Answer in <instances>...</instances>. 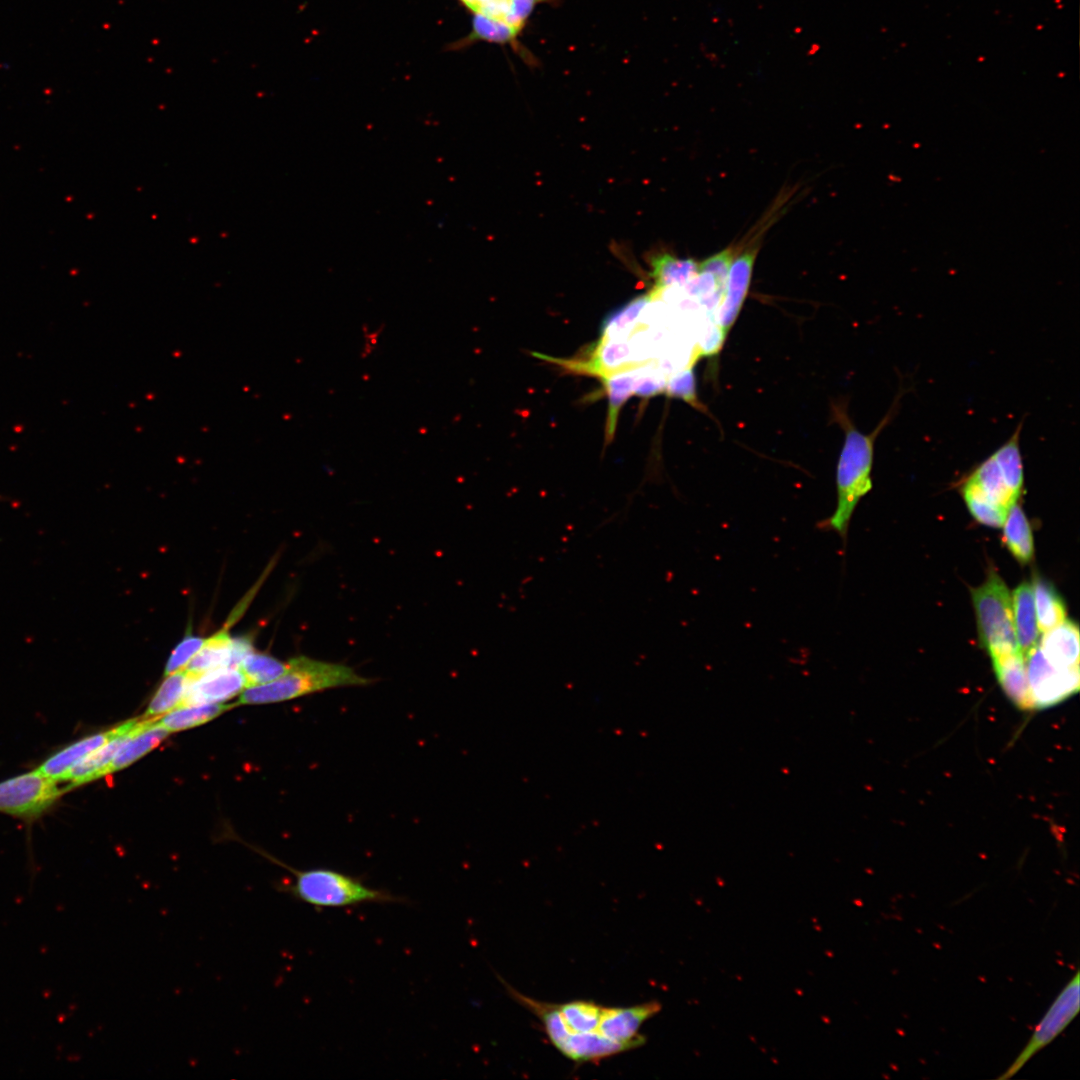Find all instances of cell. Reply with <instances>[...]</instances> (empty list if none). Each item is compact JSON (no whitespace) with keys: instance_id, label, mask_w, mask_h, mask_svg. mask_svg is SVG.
Wrapping results in <instances>:
<instances>
[{"instance_id":"obj_5","label":"cell","mask_w":1080,"mask_h":1080,"mask_svg":"<svg viewBox=\"0 0 1080 1080\" xmlns=\"http://www.w3.org/2000/svg\"><path fill=\"white\" fill-rule=\"evenodd\" d=\"M38 769L0 782V812L26 822L45 814L65 793Z\"/></svg>"},{"instance_id":"obj_22","label":"cell","mask_w":1080,"mask_h":1080,"mask_svg":"<svg viewBox=\"0 0 1080 1080\" xmlns=\"http://www.w3.org/2000/svg\"><path fill=\"white\" fill-rule=\"evenodd\" d=\"M233 706L224 703L180 706L160 717L156 723L169 733L178 732L204 724Z\"/></svg>"},{"instance_id":"obj_16","label":"cell","mask_w":1080,"mask_h":1080,"mask_svg":"<svg viewBox=\"0 0 1080 1080\" xmlns=\"http://www.w3.org/2000/svg\"><path fill=\"white\" fill-rule=\"evenodd\" d=\"M232 637L225 629L206 639L183 670L188 680L215 670L230 668Z\"/></svg>"},{"instance_id":"obj_33","label":"cell","mask_w":1080,"mask_h":1080,"mask_svg":"<svg viewBox=\"0 0 1080 1080\" xmlns=\"http://www.w3.org/2000/svg\"><path fill=\"white\" fill-rule=\"evenodd\" d=\"M726 336L716 322H713L699 345V356L711 357L719 353Z\"/></svg>"},{"instance_id":"obj_20","label":"cell","mask_w":1080,"mask_h":1080,"mask_svg":"<svg viewBox=\"0 0 1080 1080\" xmlns=\"http://www.w3.org/2000/svg\"><path fill=\"white\" fill-rule=\"evenodd\" d=\"M170 733L156 721L135 734L117 753L104 776L121 770L157 747Z\"/></svg>"},{"instance_id":"obj_3","label":"cell","mask_w":1080,"mask_h":1080,"mask_svg":"<svg viewBox=\"0 0 1080 1080\" xmlns=\"http://www.w3.org/2000/svg\"><path fill=\"white\" fill-rule=\"evenodd\" d=\"M294 876L292 883L280 890L295 899L319 908H341L364 903H401V897L373 889L353 876L324 868L293 869L279 861Z\"/></svg>"},{"instance_id":"obj_31","label":"cell","mask_w":1080,"mask_h":1080,"mask_svg":"<svg viewBox=\"0 0 1080 1080\" xmlns=\"http://www.w3.org/2000/svg\"><path fill=\"white\" fill-rule=\"evenodd\" d=\"M734 260L733 251L724 249L698 264L699 271H707L723 282H727L730 266Z\"/></svg>"},{"instance_id":"obj_7","label":"cell","mask_w":1080,"mask_h":1080,"mask_svg":"<svg viewBox=\"0 0 1080 1080\" xmlns=\"http://www.w3.org/2000/svg\"><path fill=\"white\" fill-rule=\"evenodd\" d=\"M1026 668L1034 710L1056 705L1079 690V667L1053 666L1039 645L1026 659Z\"/></svg>"},{"instance_id":"obj_17","label":"cell","mask_w":1080,"mask_h":1080,"mask_svg":"<svg viewBox=\"0 0 1080 1080\" xmlns=\"http://www.w3.org/2000/svg\"><path fill=\"white\" fill-rule=\"evenodd\" d=\"M968 478L991 502L1006 509H1009L1019 498L1010 489L994 454L981 462Z\"/></svg>"},{"instance_id":"obj_11","label":"cell","mask_w":1080,"mask_h":1080,"mask_svg":"<svg viewBox=\"0 0 1080 1080\" xmlns=\"http://www.w3.org/2000/svg\"><path fill=\"white\" fill-rule=\"evenodd\" d=\"M119 726L85 736L50 755L37 768L48 778L62 782L66 774L88 754L105 744L117 732Z\"/></svg>"},{"instance_id":"obj_24","label":"cell","mask_w":1080,"mask_h":1080,"mask_svg":"<svg viewBox=\"0 0 1080 1080\" xmlns=\"http://www.w3.org/2000/svg\"><path fill=\"white\" fill-rule=\"evenodd\" d=\"M165 677L141 716L145 720L157 721L181 703L187 685L185 672L179 671Z\"/></svg>"},{"instance_id":"obj_18","label":"cell","mask_w":1080,"mask_h":1080,"mask_svg":"<svg viewBox=\"0 0 1080 1080\" xmlns=\"http://www.w3.org/2000/svg\"><path fill=\"white\" fill-rule=\"evenodd\" d=\"M521 31L513 26L482 15L473 14L472 30L465 42L486 41L501 45L509 44L527 63H535L533 55L518 40Z\"/></svg>"},{"instance_id":"obj_29","label":"cell","mask_w":1080,"mask_h":1080,"mask_svg":"<svg viewBox=\"0 0 1080 1080\" xmlns=\"http://www.w3.org/2000/svg\"><path fill=\"white\" fill-rule=\"evenodd\" d=\"M205 639L186 635L172 651L164 670V676L183 671L194 655L200 650Z\"/></svg>"},{"instance_id":"obj_19","label":"cell","mask_w":1080,"mask_h":1080,"mask_svg":"<svg viewBox=\"0 0 1080 1080\" xmlns=\"http://www.w3.org/2000/svg\"><path fill=\"white\" fill-rule=\"evenodd\" d=\"M1003 527V541L1008 550L1020 563L1030 562L1034 554L1032 531L1017 502L1009 507Z\"/></svg>"},{"instance_id":"obj_27","label":"cell","mask_w":1080,"mask_h":1080,"mask_svg":"<svg viewBox=\"0 0 1080 1080\" xmlns=\"http://www.w3.org/2000/svg\"><path fill=\"white\" fill-rule=\"evenodd\" d=\"M287 667V662H282L274 656L251 652L243 660L239 669L248 688L275 680L286 671Z\"/></svg>"},{"instance_id":"obj_13","label":"cell","mask_w":1080,"mask_h":1080,"mask_svg":"<svg viewBox=\"0 0 1080 1080\" xmlns=\"http://www.w3.org/2000/svg\"><path fill=\"white\" fill-rule=\"evenodd\" d=\"M1013 619L1019 652L1025 661L1039 645L1033 586L1024 581L1013 592Z\"/></svg>"},{"instance_id":"obj_23","label":"cell","mask_w":1080,"mask_h":1080,"mask_svg":"<svg viewBox=\"0 0 1080 1080\" xmlns=\"http://www.w3.org/2000/svg\"><path fill=\"white\" fill-rule=\"evenodd\" d=\"M634 379V368L621 370L602 378L608 393V417L605 433L607 443L614 437L620 409L633 394Z\"/></svg>"},{"instance_id":"obj_10","label":"cell","mask_w":1080,"mask_h":1080,"mask_svg":"<svg viewBox=\"0 0 1080 1080\" xmlns=\"http://www.w3.org/2000/svg\"><path fill=\"white\" fill-rule=\"evenodd\" d=\"M246 688L237 668H223L188 680L180 706L224 703Z\"/></svg>"},{"instance_id":"obj_14","label":"cell","mask_w":1080,"mask_h":1080,"mask_svg":"<svg viewBox=\"0 0 1080 1080\" xmlns=\"http://www.w3.org/2000/svg\"><path fill=\"white\" fill-rule=\"evenodd\" d=\"M1044 657L1055 667H1079V629L1071 620H1064L1044 633L1039 642Z\"/></svg>"},{"instance_id":"obj_1","label":"cell","mask_w":1080,"mask_h":1080,"mask_svg":"<svg viewBox=\"0 0 1080 1080\" xmlns=\"http://www.w3.org/2000/svg\"><path fill=\"white\" fill-rule=\"evenodd\" d=\"M898 402L899 397L875 430L868 434L859 431L844 417L845 439L836 468V508L829 517L816 524L819 530L837 533L843 540V545L857 504L872 489L875 440L895 415Z\"/></svg>"},{"instance_id":"obj_15","label":"cell","mask_w":1080,"mask_h":1080,"mask_svg":"<svg viewBox=\"0 0 1080 1080\" xmlns=\"http://www.w3.org/2000/svg\"><path fill=\"white\" fill-rule=\"evenodd\" d=\"M650 276L654 281L648 292L651 301L658 299L671 286H684L698 273V263L692 258H679L669 253L650 258Z\"/></svg>"},{"instance_id":"obj_4","label":"cell","mask_w":1080,"mask_h":1080,"mask_svg":"<svg viewBox=\"0 0 1080 1080\" xmlns=\"http://www.w3.org/2000/svg\"><path fill=\"white\" fill-rule=\"evenodd\" d=\"M971 596L981 646L991 657L1018 652L1012 597L1002 578L991 569Z\"/></svg>"},{"instance_id":"obj_8","label":"cell","mask_w":1080,"mask_h":1080,"mask_svg":"<svg viewBox=\"0 0 1080 1080\" xmlns=\"http://www.w3.org/2000/svg\"><path fill=\"white\" fill-rule=\"evenodd\" d=\"M154 722L155 721L145 720L140 717L118 725V732L111 739L88 754L70 769L64 778V782L69 783L66 790L69 791L75 787L104 777L106 768L120 749L135 734Z\"/></svg>"},{"instance_id":"obj_30","label":"cell","mask_w":1080,"mask_h":1080,"mask_svg":"<svg viewBox=\"0 0 1080 1080\" xmlns=\"http://www.w3.org/2000/svg\"><path fill=\"white\" fill-rule=\"evenodd\" d=\"M472 14L482 15L491 19L511 22L514 0H460ZM515 28V27H514ZM520 31V30H519Z\"/></svg>"},{"instance_id":"obj_9","label":"cell","mask_w":1080,"mask_h":1080,"mask_svg":"<svg viewBox=\"0 0 1080 1080\" xmlns=\"http://www.w3.org/2000/svg\"><path fill=\"white\" fill-rule=\"evenodd\" d=\"M757 249H749L733 260L724 297L716 311V323L727 337L736 322L749 291Z\"/></svg>"},{"instance_id":"obj_21","label":"cell","mask_w":1080,"mask_h":1080,"mask_svg":"<svg viewBox=\"0 0 1080 1080\" xmlns=\"http://www.w3.org/2000/svg\"><path fill=\"white\" fill-rule=\"evenodd\" d=\"M1032 586L1038 629L1045 633L1066 619V606L1048 581L1036 576Z\"/></svg>"},{"instance_id":"obj_34","label":"cell","mask_w":1080,"mask_h":1080,"mask_svg":"<svg viewBox=\"0 0 1080 1080\" xmlns=\"http://www.w3.org/2000/svg\"><path fill=\"white\" fill-rule=\"evenodd\" d=\"M251 652H253V644L249 636L232 638L230 668L239 669L243 660Z\"/></svg>"},{"instance_id":"obj_25","label":"cell","mask_w":1080,"mask_h":1080,"mask_svg":"<svg viewBox=\"0 0 1080 1080\" xmlns=\"http://www.w3.org/2000/svg\"><path fill=\"white\" fill-rule=\"evenodd\" d=\"M648 293L639 295L609 314L601 327V338H628L640 312L650 302Z\"/></svg>"},{"instance_id":"obj_28","label":"cell","mask_w":1080,"mask_h":1080,"mask_svg":"<svg viewBox=\"0 0 1080 1080\" xmlns=\"http://www.w3.org/2000/svg\"><path fill=\"white\" fill-rule=\"evenodd\" d=\"M664 392L697 407L696 382L693 364L673 373L665 384Z\"/></svg>"},{"instance_id":"obj_35","label":"cell","mask_w":1080,"mask_h":1080,"mask_svg":"<svg viewBox=\"0 0 1080 1080\" xmlns=\"http://www.w3.org/2000/svg\"><path fill=\"white\" fill-rule=\"evenodd\" d=\"M0 500H1V497H0Z\"/></svg>"},{"instance_id":"obj_6","label":"cell","mask_w":1080,"mask_h":1080,"mask_svg":"<svg viewBox=\"0 0 1080 1080\" xmlns=\"http://www.w3.org/2000/svg\"><path fill=\"white\" fill-rule=\"evenodd\" d=\"M1079 1003L1080 974L1077 970L1036 1026L1017 1058L998 1079L1014 1076L1038 1051L1051 1043L1076 1017Z\"/></svg>"},{"instance_id":"obj_2","label":"cell","mask_w":1080,"mask_h":1080,"mask_svg":"<svg viewBox=\"0 0 1080 1080\" xmlns=\"http://www.w3.org/2000/svg\"><path fill=\"white\" fill-rule=\"evenodd\" d=\"M286 671L275 680L246 688L235 704L283 702L342 687L367 686L374 679L352 667L300 655L289 659Z\"/></svg>"},{"instance_id":"obj_32","label":"cell","mask_w":1080,"mask_h":1080,"mask_svg":"<svg viewBox=\"0 0 1080 1080\" xmlns=\"http://www.w3.org/2000/svg\"><path fill=\"white\" fill-rule=\"evenodd\" d=\"M555 1L558 0H514L511 26L522 32L537 5L542 3L552 4Z\"/></svg>"},{"instance_id":"obj_26","label":"cell","mask_w":1080,"mask_h":1080,"mask_svg":"<svg viewBox=\"0 0 1080 1080\" xmlns=\"http://www.w3.org/2000/svg\"><path fill=\"white\" fill-rule=\"evenodd\" d=\"M964 501L973 517L983 525L1003 527L1008 509L991 502L968 477L961 486Z\"/></svg>"},{"instance_id":"obj_12","label":"cell","mask_w":1080,"mask_h":1080,"mask_svg":"<svg viewBox=\"0 0 1080 1080\" xmlns=\"http://www.w3.org/2000/svg\"><path fill=\"white\" fill-rule=\"evenodd\" d=\"M992 665L1001 688L1008 698L1022 710H1034L1027 678L1026 661L1018 651L991 657Z\"/></svg>"}]
</instances>
